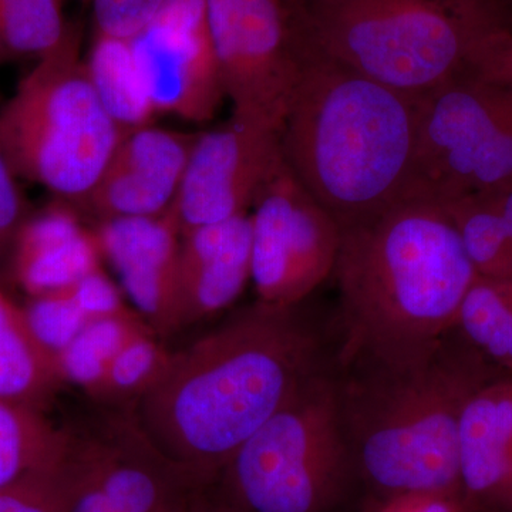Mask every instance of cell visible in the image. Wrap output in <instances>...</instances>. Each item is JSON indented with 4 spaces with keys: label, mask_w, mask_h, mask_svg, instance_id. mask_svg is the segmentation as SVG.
I'll list each match as a JSON object with an SVG mask.
<instances>
[{
    "label": "cell",
    "mask_w": 512,
    "mask_h": 512,
    "mask_svg": "<svg viewBox=\"0 0 512 512\" xmlns=\"http://www.w3.org/2000/svg\"><path fill=\"white\" fill-rule=\"evenodd\" d=\"M207 12L232 116L281 133L302 69L295 0H207Z\"/></svg>",
    "instance_id": "9c48e42d"
},
{
    "label": "cell",
    "mask_w": 512,
    "mask_h": 512,
    "mask_svg": "<svg viewBox=\"0 0 512 512\" xmlns=\"http://www.w3.org/2000/svg\"><path fill=\"white\" fill-rule=\"evenodd\" d=\"M130 45L158 116L192 123L214 119L227 97L212 49L207 0H165Z\"/></svg>",
    "instance_id": "7c38bea8"
},
{
    "label": "cell",
    "mask_w": 512,
    "mask_h": 512,
    "mask_svg": "<svg viewBox=\"0 0 512 512\" xmlns=\"http://www.w3.org/2000/svg\"><path fill=\"white\" fill-rule=\"evenodd\" d=\"M69 289L80 308L92 320L133 311L126 305V296L120 286L114 284L101 268L84 276Z\"/></svg>",
    "instance_id": "1f68e13d"
},
{
    "label": "cell",
    "mask_w": 512,
    "mask_h": 512,
    "mask_svg": "<svg viewBox=\"0 0 512 512\" xmlns=\"http://www.w3.org/2000/svg\"><path fill=\"white\" fill-rule=\"evenodd\" d=\"M99 242L79 211L57 200L30 211L13 244L6 272L28 298L70 288L101 268Z\"/></svg>",
    "instance_id": "ac0fdd59"
},
{
    "label": "cell",
    "mask_w": 512,
    "mask_h": 512,
    "mask_svg": "<svg viewBox=\"0 0 512 512\" xmlns=\"http://www.w3.org/2000/svg\"><path fill=\"white\" fill-rule=\"evenodd\" d=\"M64 0H0V66L40 60L69 33Z\"/></svg>",
    "instance_id": "d4e9b609"
},
{
    "label": "cell",
    "mask_w": 512,
    "mask_h": 512,
    "mask_svg": "<svg viewBox=\"0 0 512 512\" xmlns=\"http://www.w3.org/2000/svg\"><path fill=\"white\" fill-rule=\"evenodd\" d=\"M69 451L66 427L25 404L0 402V491L62 466Z\"/></svg>",
    "instance_id": "ffe728a7"
},
{
    "label": "cell",
    "mask_w": 512,
    "mask_h": 512,
    "mask_svg": "<svg viewBox=\"0 0 512 512\" xmlns=\"http://www.w3.org/2000/svg\"><path fill=\"white\" fill-rule=\"evenodd\" d=\"M251 215L181 234L175 276V332L214 318L237 302L251 281Z\"/></svg>",
    "instance_id": "2e32d148"
},
{
    "label": "cell",
    "mask_w": 512,
    "mask_h": 512,
    "mask_svg": "<svg viewBox=\"0 0 512 512\" xmlns=\"http://www.w3.org/2000/svg\"><path fill=\"white\" fill-rule=\"evenodd\" d=\"M94 404L66 430L74 456L107 497L123 512H191L201 485L164 456L134 406Z\"/></svg>",
    "instance_id": "8fae6325"
},
{
    "label": "cell",
    "mask_w": 512,
    "mask_h": 512,
    "mask_svg": "<svg viewBox=\"0 0 512 512\" xmlns=\"http://www.w3.org/2000/svg\"><path fill=\"white\" fill-rule=\"evenodd\" d=\"M146 329L150 328L134 311L92 320L57 356L64 383L74 384L92 396L117 353Z\"/></svg>",
    "instance_id": "cb8c5ba5"
},
{
    "label": "cell",
    "mask_w": 512,
    "mask_h": 512,
    "mask_svg": "<svg viewBox=\"0 0 512 512\" xmlns=\"http://www.w3.org/2000/svg\"><path fill=\"white\" fill-rule=\"evenodd\" d=\"M198 501V500H197ZM195 505H197V503H195ZM195 505H194V508H192V511L191 512H195Z\"/></svg>",
    "instance_id": "8d00e7d4"
},
{
    "label": "cell",
    "mask_w": 512,
    "mask_h": 512,
    "mask_svg": "<svg viewBox=\"0 0 512 512\" xmlns=\"http://www.w3.org/2000/svg\"><path fill=\"white\" fill-rule=\"evenodd\" d=\"M498 12H500L501 18L504 19L505 25L512 32V0H505L500 6H497Z\"/></svg>",
    "instance_id": "836d02e7"
},
{
    "label": "cell",
    "mask_w": 512,
    "mask_h": 512,
    "mask_svg": "<svg viewBox=\"0 0 512 512\" xmlns=\"http://www.w3.org/2000/svg\"><path fill=\"white\" fill-rule=\"evenodd\" d=\"M66 512H123L101 490L89 468L84 466L70 447L63 464Z\"/></svg>",
    "instance_id": "4dcf8cb0"
},
{
    "label": "cell",
    "mask_w": 512,
    "mask_h": 512,
    "mask_svg": "<svg viewBox=\"0 0 512 512\" xmlns=\"http://www.w3.org/2000/svg\"><path fill=\"white\" fill-rule=\"evenodd\" d=\"M63 464L0 491V512H66Z\"/></svg>",
    "instance_id": "83f0119b"
},
{
    "label": "cell",
    "mask_w": 512,
    "mask_h": 512,
    "mask_svg": "<svg viewBox=\"0 0 512 512\" xmlns=\"http://www.w3.org/2000/svg\"><path fill=\"white\" fill-rule=\"evenodd\" d=\"M373 512H464V507L458 494L429 491L380 498Z\"/></svg>",
    "instance_id": "d6a6232c"
},
{
    "label": "cell",
    "mask_w": 512,
    "mask_h": 512,
    "mask_svg": "<svg viewBox=\"0 0 512 512\" xmlns=\"http://www.w3.org/2000/svg\"><path fill=\"white\" fill-rule=\"evenodd\" d=\"M123 137L94 90L72 25L0 109V147L18 177L77 211Z\"/></svg>",
    "instance_id": "52a82bcc"
},
{
    "label": "cell",
    "mask_w": 512,
    "mask_h": 512,
    "mask_svg": "<svg viewBox=\"0 0 512 512\" xmlns=\"http://www.w3.org/2000/svg\"><path fill=\"white\" fill-rule=\"evenodd\" d=\"M512 184V72L487 67L419 99L404 198L446 207Z\"/></svg>",
    "instance_id": "ba28073f"
},
{
    "label": "cell",
    "mask_w": 512,
    "mask_h": 512,
    "mask_svg": "<svg viewBox=\"0 0 512 512\" xmlns=\"http://www.w3.org/2000/svg\"><path fill=\"white\" fill-rule=\"evenodd\" d=\"M282 160L279 131L235 116L225 126L198 133L171 207L181 234L248 214Z\"/></svg>",
    "instance_id": "4fadbf2b"
},
{
    "label": "cell",
    "mask_w": 512,
    "mask_h": 512,
    "mask_svg": "<svg viewBox=\"0 0 512 512\" xmlns=\"http://www.w3.org/2000/svg\"><path fill=\"white\" fill-rule=\"evenodd\" d=\"M503 62L504 66L512 72V33L510 37H508L507 43H505Z\"/></svg>",
    "instance_id": "e575fe53"
},
{
    "label": "cell",
    "mask_w": 512,
    "mask_h": 512,
    "mask_svg": "<svg viewBox=\"0 0 512 512\" xmlns=\"http://www.w3.org/2000/svg\"><path fill=\"white\" fill-rule=\"evenodd\" d=\"M84 60L104 110L123 136L153 126L158 113L138 72L130 40L96 33Z\"/></svg>",
    "instance_id": "44dd1931"
},
{
    "label": "cell",
    "mask_w": 512,
    "mask_h": 512,
    "mask_svg": "<svg viewBox=\"0 0 512 512\" xmlns=\"http://www.w3.org/2000/svg\"><path fill=\"white\" fill-rule=\"evenodd\" d=\"M23 311L37 342L56 359L92 322L73 298L69 288L28 298Z\"/></svg>",
    "instance_id": "4316f807"
},
{
    "label": "cell",
    "mask_w": 512,
    "mask_h": 512,
    "mask_svg": "<svg viewBox=\"0 0 512 512\" xmlns=\"http://www.w3.org/2000/svg\"><path fill=\"white\" fill-rule=\"evenodd\" d=\"M197 136L154 124L126 134L80 211L94 222L170 211Z\"/></svg>",
    "instance_id": "5bb4252c"
},
{
    "label": "cell",
    "mask_w": 512,
    "mask_h": 512,
    "mask_svg": "<svg viewBox=\"0 0 512 512\" xmlns=\"http://www.w3.org/2000/svg\"><path fill=\"white\" fill-rule=\"evenodd\" d=\"M478 276H512V184L443 207Z\"/></svg>",
    "instance_id": "7402d4cb"
},
{
    "label": "cell",
    "mask_w": 512,
    "mask_h": 512,
    "mask_svg": "<svg viewBox=\"0 0 512 512\" xmlns=\"http://www.w3.org/2000/svg\"><path fill=\"white\" fill-rule=\"evenodd\" d=\"M299 306L256 301L183 350L134 409L168 460L208 487L242 444L325 369Z\"/></svg>",
    "instance_id": "6da1fadb"
},
{
    "label": "cell",
    "mask_w": 512,
    "mask_h": 512,
    "mask_svg": "<svg viewBox=\"0 0 512 512\" xmlns=\"http://www.w3.org/2000/svg\"><path fill=\"white\" fill-rule=\"evenodd\" d=\"M464 512H512V373L468 397L458 426Z\"/></svg>",
    "instance_id": "e0dca14e"
},
{
    "label": "cell",
    "mask_w": 512,
    "mask_h": 512,
    "mask_svg": "<svg viewBox=\"0 0 512 512\" xmlns=\"http://www.w3.org/2000/svg\"><path fill=\"white\" fill-rule=\"evenodd\" d=\"M96 33L133 39L146 28L165 0H90Z\"/></svg>",
    "instance_id": "f1b7e54d"
},
{
    "label": "cell",
    "mask_w": 512,
    "mask_h": 512,
    "mask_svg": "<svg viewBox=\"0 0 512 512\" xmlns=\"http://www.w3.org/2000/svg\"><path fill=\"white\" fill-rule=\"evenodd\" d=\"M93 229L133 311L160 338L173 335L181 231L171 208L160 217L94 222Z\"/></svg>",
    "instance_id": "9a60e30c"
},
{
    "label": "cell",
    "mask_w": 512,
    "mask_h": 512,
    "mask_svg": "<svg viewBox=\"0 0 512 512\" xmlns=\"http://www.w3.org/2000/svg\"><path fill=\"white\" fill-rule=\"evenodd\" d=\"M333 274L342 329L338 366L427 355L456 326L478 276L448 212L416 198L342 227Z\"/></svg>",
    "instance_id": "7a4b0ae2"
},
{
    "label": "cell",
    "mask_w": 512,
    "mask_h": 512,
    "mask_svg": "<svg viewBox=\"0 0 512 512\" xmlns=\"http://www.w3.org/2000/svg\"><path fill=\"white\" fill-rule=\"evenodd\" d=\"M303 42L407 96L493 67L511 30L494 0H295Z\"/></svg>",
    "instance_id": "5b68a950"
},
{
    "label": "cell",
    "mask_w": 512,
    "mask_h": 512,
    "mask_svg": "<svg viewBox=\"0 0 512 512\" xmlns=\"http://www.w3.org/2000/svg\"><path fill=\"white\" fill-rule=\"evenodd\" d=\"M355 474L335 370L309 377L202 490L221 512H326Z\"/></svg>",
    "instance_id": "8992f818"
},
{
    "label": "cell",
    "mask_w": 512,
    "mask_h": 512,
    "mask_svg": "<svg viewBox=\"0 0 512 512\" xmlns=\"http://www.w3.org/2000/svg\"><path fill=\"white\" fill-rule=\"evenodd\" d=\"M63 386L56 357L37 342L23 306L0 285V402L45 412Z\"/></svg>",
    "instance_id": "d6986e66"
},
{
    "label": "cell",
    "mask_w": 512,
    "mask_h": 512,
    "mask_svg": "<svg viewBox=\"0 0 512 512\" xmlns=\"http://www.w3.org/2000/svg\"><path fill=\"white\" fill-rule=\"evenodd\" d=\"M335 373L355 474L377 497L460 495L461 412L478 387L505 372L453 329L419 359L350 363Z\"/></svg>",
    "instance_id": "3957f363"
},
{
    "label": "cell",
    "mask_w": 512,
    "mask_h": 512,
    "mask_svg": "<svg viewBox=\"0 0 512 512\" xmlns=\"http://www.w3.org/2000/svg\"><path fill=\"white\" fill-rule=\"evenodd\" d=\"M505 0H494L495 6H500L501 3H504Z\"/></svg>",
    "instance_id": "d590c367"
},
{
    "label": "cell",
    "mask_w": 512,
    "mask_h": 512,
    "mask_svg": "<svg viewBox=\"0 0 512 512\" xmlns=\"http://www.w3.org/2000/svg\"><path fill=\"white\" fill-rule=\"evenodd\" d=\"M251 282L256 301L302 305L335 269L342 227L285 160L252 204Z\"/></svg>",
    "instance_id": "30bf717a"
},
{
    "label": "cell",
    "mask_w": 512,
    "mask_h": 512,
    "mask_svg": "<svg viewBox=\"0 0 512 512\" xmlns=\"http://www.w3.org/2000/svg\"><path fill=\"white\" fill-rule=\"evenodd\" d=\"M171 353L153 330L137 333L114 357L90 400L109 406H134L163 376Z\"/></svg>",
    "instance_id": "484cf974"
},
{
    "label": "cell",
    "mask_w": 512,
    "mask_h": 512,
    "mask_svg": "<svg viewBox=\"0 0 512 512\" xmlns=\"http://www.w3.org/2000/svg\"><path fill=\"white\" fill-rule=\"evenodd\" d=\"M419 99L316 52L281 128L284 160L316 201L353 224L403 200L416 150Z\"/></svg>",
    "instance_id": "277c9868"
},
{
    "label": "cell",
    "mask_w": 512,
    "mask_h": 512,
    "mask_svg": "<svg viewBox=\"0 0 512 512\" xmlns=\"http://www.w3.org/2000/svg\"><path fill=\"white\" fill-rule=\"evenodd\" d=\"M454 329L491 366L512 373V276H477L464 296Z\"/></svg>",
    "instance_id": "603a6c76"
},
{
    "label": "cell",
    "mask_w": 512,
    "mask_h": 512,
    "mask_svg": "<svg viewBox=\"0 0 512 512\" xmlns=\"http://www.w3.org/2000/svg\"><path fill=\"white\" fill-rule=\"evenodd\" d=\"M29 212L18 174L0 147V271H6L13 244Z\"/></svg>",
    "instance_id": "f546056e"
}]
</instances>
